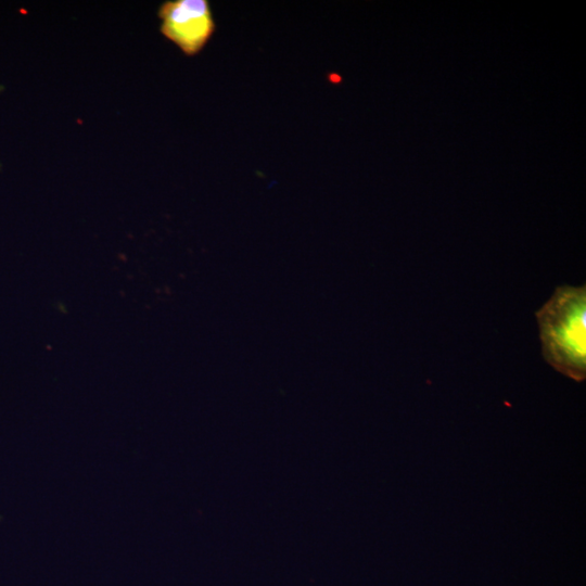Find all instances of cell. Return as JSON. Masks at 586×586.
Instances as JSON below:
<instances>
[{"label":"cell","mask_w":586,"mask_h":586,"mask_svg":"<svg viewBox=\"0 0 586 586\" xmlns=\"http://www.w3.org/2000/svg\"><path fill=\"white\" fill-rule=\"evenodd\" d=\"M157 15L162 35L188 56L200 53L216 29L207 0H167L158 7Z\"/></svg>","instance_id":"obj_2"},{"label":"cell","mask_w":586,"mask_h":586,"mask_svg":"<svg viewBox=\"0 0 586 586\" xmlns=\"http://www.w3.org/2000/svg\"><path fill=\"white\" fill-rule=\"evenodd\" d=\"M547 364L574 381L586 378V285H559L535 313Z\"/></svg>","instance_id":"obj_1"}]
</instances>
